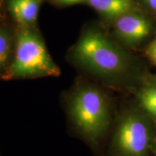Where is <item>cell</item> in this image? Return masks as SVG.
Segmentation results:
<instances>
[{
  "label": "cell",
  "mask_w": 156,
  "mask_h": 156,
  "mask_svg": "<svg viewBox=\"0 0 156 156\" xmlns=\"http://www.w3.org/2000/svg\"><path fill=\"white\" fill-rule=\"evenodd\" d=\"M73 56L80 67L108 83H125L134 76L127 54L97 30L84 32L74 46Z\"/></svg>",
  "instance_id": "6da1fadb"
},
{
  "label": "cell",
  "mask_w": 156,
  "mask_h": 156,
  "mask_svg": "<svg viewBox=\"0 0 156 156\" xmlns=\"http://www.w3.org/2000/svg\"><path fill=\"white\" fill-rule=\"evenodd\" d=\"M67 107L70 119L82 136L91 145H98L111 123L106 95L95 85L81 83L70 93Z\"/></svg>",
  "instance_id": "7a4b0ae2"
},
{
  "label": "cell",
  "mask_w": 156,
  "mask_h": 156,
  "mask_svg": "<svg viewBox=\"0 0 156 156\" xmlns=\"http://www.w3.org/2000/svg\"><path fill=\"white\" fill-rule=\"evenodd\" d=\"M155 128L153 121L139 106L127 109L117 121L108 156H151Z\"/></svg>",
  "instance_id": "3957f363"
},
{
  "label": "cell",
  "mask_w": 156,
  "mask_h": 156,
  "mask_svg": "<svg viewBox=\"0 0 156 156\" xmlns=\"http://www.w3.org/2000/svg\"><path fill=\"white\" fill-rule=\"evenodd\" d=\"M42 39L31 29L18 33L14 59L8 70L9 78H33L59 75Z\"/></svg>",
  "instance_id": "277c9868"
},
{
  "label": "cell",
  "mask_w": 156,
  "mask_h": 156,
  "mask_svg": "<svg viewBox=\"0 0 156 156\" xmlns=\"http://www.w3.org/2000/svg\"><path fill=\"white\" fill-rule=\"evenodd\" d=\"M114 30L124 44L134 46L142 44L150 36L153 23L144 15L129 12L116 20Z\"/></svg>",
  "instance_id": "5b68a950"
},
{
  "label": "cell",
  "mask_w": 156,
  "mask_h": 156,
  "mask_svg": "<svg viewBox=\"0 0 156 156\" xmlns=\"http://www.w3.org/2000/svg\"><path fill=\"white\" fill-rule=\"evenodd\" d=\"M136 98L138 106L156 125V75H148L142 78L136 92Z\"/></svg>",
  "instance_id": "8992f818"
},
{
  "label": "cell",
  "mask_w": 156,
  "mask_h": 156,
  "mask_svg": "<svg viewBox=\"0 0 156 156\" xmlns=\"http://www.w3.org/2000/svg\"><path fill=\"white\" fill-rule=\"evenodd\" d=\"M41 0H9V7L15 19L25 27L33 25L38 16Z\"/></svg>",
  "instance_id": "52a82bcc"
},
{
  "label": "cell",
  "mask_w": 156,
  "mask_h": 156,
  "mask_svg": "<svg viewBox=\"0 0 156 156\" xmlns=\"http://www.w3.org/2000/svg\"><path fill=\"white\" fill-rule=\"evenodd\" d=\"M91 7L105 17L117 19L131 12L134 8L132 0H87Z\"/></svg>",
  "instance_id": "ba28073f"
},
{
  "label": "cell",
  "mask_w": 156,
  "mask_h": 156,
  "mask_svg": "<svg viewBox=\"0 0 156 156\" xmlns=\"http://www.w3.org/2000/svg\"><path fill=\"white\" fill-rule=\"evenodd\" d=\"M10 51V36L7 31L0 30V68L4 67L8 61Z\"/></svg>",
  "instance_id": "9c48e42d"
},
{
  "label": "cell",
  "mask_w": 156,
  "mask_h": 156,
  "mask_svg": "<svg viewBox=\"0 0 156 156\" xmlns=\"http://www.w3.org/2000/svg\"><path fill=\"white\" fill-rule=\"evenodd\" d=\"M145 55L149 61L156 67V34L145 50Z\"/></svg>",
  "instance_id": "30bf717a"
},
{
  "label": "cell",
  "mask_w": 156,
  "mask_h": 156,
  "mask_svg": "<svg viewBox=\"0 0 156 156\" xmlns=\"http://www.w3.org/2000/svg\"><path fill=\"white\" fill-rule=\"evenodd\" d=\"M57 2H59L63 5H75V4H79L87 0H56Z\"/></svg>",
  "instance_id": "8fae6325"
},
{
  "label": "cell",
  "mask_w": 156,
  "mask_h": 156,
  "mask_svg": "<svg viewBox=\"0 0 156 156\" xmlns=\"http://www.w3.org/2000/svg\"><path fill=\"white\" fill-rule=\"evenodd\" d=\"M150 8L156 10V0H144Z\"/></svg>",
  "instance_id": "7c38bea8"
},
{
  "label": "cell",
  "mask_w": 156,
  "mask_h": 156,
  "mask_svg": "<svg viewBox=\"0 0 156 156\" xmlns=\"http://www.w3.org/2000/svg\"><path fill=\"white\" fill-rule=\"evenodd\" d=\"M151 154H152V156H156V138H155V142H154V144H153Z\"/></svg>",
  "instance_id": "4fadbf2b"
}]
</instances>
